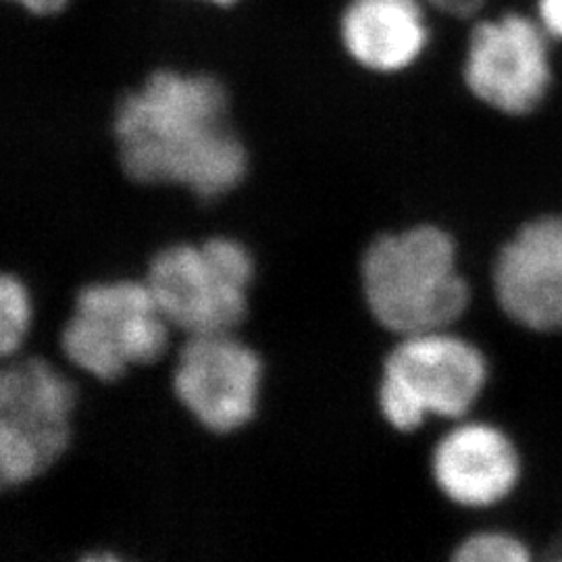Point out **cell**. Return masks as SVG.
<instances>
[{"label":"cell","instance_id":"6da1fadb","mask_svg":"<svg viewBox=\"0 0 562 562\" xmlns=\"http://www.w3.org/2000/svg\"><path fill=\"white\" fill-rule=\"evenodd\" d=\"M115 138L127 178L178 183L211 201L246 173V150L227 123L222 83L159 71L117 106Z\"/></svg>","mask_w":562,"mask_h":562},{"label":"cell","instance_id":"7a4b0ae2","mask_svg":"<svg viewBox=\"0 0 562 562\" xmlns=\"http://www.w3.org/2000/svg\"><path fill=\"white\" fill-rule=\"evenodd\" d=\"M361 281L373 319L398 338L452 329L471 302L454 241L431 225L373 241L362 257Z\"/></svg>","mask_w":562,"mask_h":562},{"label":"cell","instance_id":"3957f363","mask_svg":"<svg viewBox=\"0 0 562 562\" xmlns=\"http://www.w3.org/2000/svg\"><path fill=\"white\" fill-rule=\"evenodd\" d=\"M490 378L482 348L452 329L406 336L383 361L378 404L390 427L411 434L431 417L452 423L469 417Z\"/></svg>","mask_w":562,"mask_h":562},{"label":"cell","instance_id":"277c9868","mask_svg":"<svg viewBox=\"0 0 562 562\" xmlns=\"http://www.w3.org/2000/svg\"><path fill=\"white\" fill-rule=\"evenodd\" d=\"M255 276L240 241L213 238L201 246L162 248L148 265V285L167 323L186 338L234 334L248 313Z\"/></svg>","mask_w":562,"mask_h":562},{"label":"cell","instance_id":"5b68a950","mask_svg":"<svg viewBox=\"0 0 562 562\" xmlns=\"http://www.w3.org/2000/svg\"><path fill=\"white\" fill-rule=\"evenodd\" d=\"M169 329L144 281L90 283L60 331V352L81 373L117 382L130 367L162 359Z\"/></svg>","mask_w":562,"mask_h":562},{"label":"cell","instance_id":"8992f818","mask_svg":"<svg viewBox=\"0 0 562 562\" xmlns=\"http://www.w3.org/2000/svg\"><path fill=\"white\" fill-rule=\"evenodd\" d=\"M78 390L41 357L9 359L0 373V480L32 482L67 452Z\"/></svg>","mask_w":562,"mask_h":562},{"label":"cell","instance_id":"52a82bcc","mask_svg":"<svg viewBox=\"0 0 562 562\" xmlns=\"http://www.w3.org/2000/svg\"><path fill=\"white\" fill-rule=\"evenodd\" d=\"M261 380V357L234 334L194 336L178 355L173 394L194 422L225 436L255 419Z\"/></svg>","mask_w":562,"mask_h":562},{"label":"cell","instance_id":"ba28073f","mask_svg":"<svg viewBox=\"0 0 562 562\" xmlns=\"http://www.w3.org/2000/svg\"><path fill=\"white\" fill-rule=\"evenodd\" d=\"M525 461L517 440L498 423L459 419L431 452V480L462 510H494L521 487Z\"/></svg>","mask_w":562,"mask_h":562},{"label":"cell","instance_id":"9c48e42d","mask_svg":"<svg viewBox=\"0 0 562 562\" xmlns=\"http://www.w3.org/2000/svg\"><path fill=\"white\" fill-rule=\"evenodd\" d=\"M464 78L477 99L498 111L521 115L536 109L550 83L540 27L521 15L483 21L471 36Z\"/></svg>","mask_w":562,"mask_h":562},{"label":"cell","instance_id":"30bf717a","mask_svg":"<svg viewBox=\"0 0 562 562\" xmlns=\"http://www.w3.org/2000/svg\"><path fill=\"white\" fill-rule=\"evenodd\" d=\"M492 285L515 325L538 336L562 334V217L525 225L501 250Z\"/></svg>","mask_w":562,"mask_h":562},{"label":"cell","instance_id":"8fae6325","mask_svg":"<svg viewBox=\"0 0 562 562\" xmlns=\"http://www.w3.org/2000/svg\"><path fill=\"white\" fill-rule=\"evenodd\" d=\"M341 41L352 59L373 71H398L427 42L419 0H352L341 18Z\"/></svg>","mask_w":562,"mask_h":562},{"label":"cell","instance_id":"7c38bea8","mask_svg":"<svg viewBox=\"0 0 562 562\" xmlns=\"http://www.w3.org/2000/svg\"><path fill=\"white\" fill-rule=\"evenodd\" d=\"M448 562H538V559L519 533L492 527L462 538Z\"/></svg>","mask_w":562,"mask_h":562},{"label":"cell","instance_id":"4fadbf2b","mask_svg":"<svg viewBox=\"0 0 562 562\" xmlns=\"http://www.w3.org/2000/svg\"><path fill=\"white\" fill-rule=\"evenodd\" d=\"M32 325V302L25 285L4 273L0 278V355L4 361L20 355Z\"/></svg>","mask_w":562,"mask_h":562},{"label":"cell","instance_id":"5bb4252c","mask_svg":"<svg viewBox=\"0 0 562 562\" xmlns=\"http://www.w3.org/2000/svg\"><path fill=\"white\" fill-rule=\"evenodd\" d=\"M540 15L543 27L562 38V0H540Z\"/></svg>","mask_w":562,"mask_h":562},{"label":"cell","instance_id":"9a60e30c","mask_svg":"<svg viewBox=\"0 0 562 562\" xmlns=\"http://www.w3.org/2000/svg\"><path fill=\"white\" fill-rule=\"evenodd\" d=\"M425 2L434 4L436 9H440L443 13L467 18V15L475 13L485 0H425Z\"/></svg>","mask_w":562,"mask_h":562},{"label":"cell","instance_id":"2e32d148","mask_svg":"<svg viewBox=\"0 0 562 562\" xmlns=\"http://www.w3.org/2000/svg\"><path fill=\"white\" fill-rule=\"evenodd\" d=\"M18 2L36 15H53L65 4V0H18Z\"/></svg>","mask_w":562,"mask_h":562},{"label":"cell","instance_id":"e0dca14e","mask_svg":"<svg viewBox=\"0 0 562 562\" xmlns=\"http://www.w3.org/2000/svg\"><path fill=\"white\" fill-rule=\"evenodd\" d=\"M80 562H123L117 557H111V554H88L83 557Z\"/></svg>","mask_w":562,"mask_h":562},{"label":"cell","instance_id":"ac0fdd59","mask_svg":"<svg viewBox=\"0 0 562 562\" xmlns=\"http://www.w3.org/2000/svg\"><path fill=\"white\" fill-rule=\"evenodd\" d=\"M211 2H215V4H232L234 0H211Z\"/></svg>","mask_w":562,"mask_h":562},{"label":"cell","instance_id":"d6986e66","mask_svg":"<svg viewBox=\"0 0 562 562\" xmlns=\"http://www.w3.org/2000/svg\"><path fill=\"white\" fill-rule=\"evenodd\" d=\"M550 562H562V554H561V557H557V559H554V561H550Z\"/></svg>","mask_w":562,"mask_h":562}]
</instances>
